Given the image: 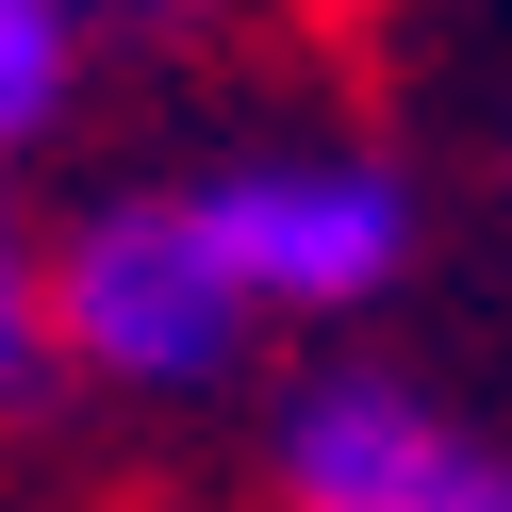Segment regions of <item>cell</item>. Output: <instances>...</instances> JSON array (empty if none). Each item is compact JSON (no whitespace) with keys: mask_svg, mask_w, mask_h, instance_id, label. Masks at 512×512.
<instances>
[{"mask_svg":"<svg viewBox=\"0 0 512 512\" xmlns=\"http://www.w3.org/2000/svg\"><path fill=\"white\" fill-rule=\"evenodd\" d=\"M34 298H50V380H100V397H232L248 331H265L182 182L166 199H100L83 232H50Z\"/></svg>","mask_w":512,"mask_h":512,"instance_id":"cell-1","label":"cell"},{"mask_svg":"<svg viewBox=\"0 0 512 512\" xmlns=\"http://www.w3.org/2000/svg\"><path fill=\"white\" fill-rule=\"evenodd\" d=\"M182 199L232 248L248 314H314V331H331V314L397 298V265H413V182L364 166V149H232V166L182 182Z\"/></svg>","mask_w":512,"mask_h":512,"instance_id":"cell-2","label":"cell"},{"mask_svg":"<svg viewBox=\"0 0 512 512\" xmlns=\"http://www.w3.org/2000/svg\"><path fill=\"white\" fill-rule=\"evenodd\" d=\"M265 463H281V496H314V512H512V446H479L463 413H446L430 380H397V364L281 380Z\"/></svg>","mask_w":512,"mask_h":512,"instance_id":"cell-3","label":"cell"},{"mask_svg":"<svg viewBox=\"0 0 512 512\" xmlns=\"http://www.w3.org/2000/svg\"><path fill=\"white\" fill-rule=\"evenodd\" d=\"M83 100V0H0V149H34Z\"/></svg>","mask_w":512,"mask_h":512,"instance_id":"cell-4","label":"cell"},{"mask_svg":"<svg viewBox=\"0 0 512 512\" xmlns=\"http://www.w3.org/2000/svg\"><path fill=\"white\" fill-rule=\"evenodd\" d=\"M50 397V298H34V232H17V199H0V430Z\"/></svg>","mask_w":512,"mask_h":512,"instance_id":"cell-5","label":"cell"}]
</instances>
